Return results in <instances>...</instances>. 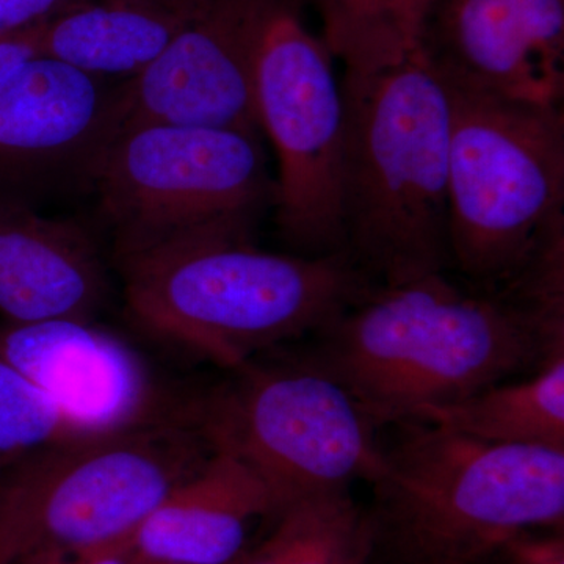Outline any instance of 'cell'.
<instances>
[{
  "label": "cell",
  "instance_id": "8fae6325",
  "mask_svg": "<svg viewBox=\"0 0 564 564\" xmlns=\"http://www.w3.org/2000/svg\"><path fill=\"white\" fill-rule=\"evenodd\" d=\"M278 2L210 0L158 61L121 82L115 137L150 122L261 133L256 62Z\"/></svg>",
  "mask_w": 564,
  "mask_h": 564
},
{
  "label": "cell",
  "instance_id": "d6986e66",
  "mask_svg": "<svg viewBox=\"0 0 564 564\" xmlns=\"http://www.w3.org/2000/svg\"><path fill=\"white\" fill-rule=\"evenodd\" d=\"M322 18L323 43L345 70H375L421 47L437 0H311Z\"/></svg>",
  "mask_w": 564,
  "mask_h": 564
},
{
  "label": "cell",
  "instance_id": "ba28073f",
  "mask_svg": "<svg viewBox=\"0 0 564 564\" xmlns=\"http://www.w3.org/2000/svg\"><path fill=\"white\" fill-rule=\"evenodd\" d=\"M215 448L258 475L278 507L370 480L380 441L350 393L299 351L263 352L199 392Z\"/></svg>",
  "mask_w": 564,
  "mask_h": 564
},
{
  "label": "cell",
  "instance_id": "5bb4252c",
  "mask_svg": "<svg viewBox=\"0 0 564 564\" xmlns=\"http://www.w3.org/2000/svg\"><path fill=\"white\" fill-rule=\"evenodd\" d=\"M101 248L79 221L50 218L0 196V317L95 322L109 302Z\"/></svg>",
  "mask_w": 564,
  "mask_h": 564
},
{
  "label": "cell",
  "instance_id": "d4e9b609",
  "mask_svg": "<svg viewBox=\"0 0 564 564\" xmlns=\"http://www.w3.org/2000/svg\"><path fill=\"white\" fill-rule=\"evenodd\" d=\"M497 556H499L500 558V562L497 564H511L510 562H508V560H505L503 556L499 554V552H497Z\"/></svg>",
  "mask_w": 564,
  "mask_h": 564
},
{
  "label": "cell",
  "instance_id": "603a6c76",
  "mask_svg": "<svg viewBox=\"0 0 564 564\" xmlns=\"http://www.w3.org/2000/svg\"><path fill=\"white\" fill-rule=\"evenodd\" d=\"M46 24L47 22H44L31 31L0 41V77L6 76L7 73L29 58L41 54V39H43Z\"/></svg>",
  "mask_w": 564,
  "mask_h": 564
},
{
  "label": "cell",
  "instance_id": "7402d4cb",
  "mask_svg": "<svg viewBox=\"0 0 564 564\" xmlns=\"http://www.w3.org/2000/svg\"><path fill=\"white\" fill-rule=\"evenodd\" d=\"M499 554L511 564H564L563 530H525L511 536Z\"/></svg>",
  "mask_w": 564,
  "mask_h": 564
},
{
  "label": "cell",
  "instance_id": "e0dca14e",
  "mask_svg": "<svg viewBox=\"0 0 564 564\" xmlns=\"http://www.w3.org/2000/svg\"><path fill=\"white\" fill-rule=\"evenodd\" d=\"M414 421L475 440L564 451V356L522 380L489 386L459 402L430 408Z\"/></svg>",
  "mask_w": 564,
  "mask_h": 564
},
{
  "label": "cell",
  "instance_id": "7c38bea8",
  "mask_svg": "<svg viewBox=\"0 0 564 564\" xmlns=\"http://www.w3.org/2000/svg\"><path fill=\"white\" fill-rule=\"evenodd\" d=\"M0 358L31 381L77 433L126 429L184 410L139 352L95 322L0 323Z\"/></svg>",
  "mask_w": 564,
  "mask_h": 564
},
{
  "label": "cell",
  "instance_id": "ffe728a7",
  "mask_svg": "<svg viewBox=\"0 0 564 564\" xmlns=\"http://www.w3.org/2000/svg\"><path fill=\"white\" fill-rule=\"evenodd\" d=\"M74 433L50 400L0 358V481L40 448Z\"/></svg>",
  "mask_w": 564,
  "mask_h": 564
},
{
  "label": "cell",
  "instance_id": "3957f363",
  "mask_svg": "<svg viewBox=\"0 0 564 564\" xmlns=\"http://www.w3.org/2000/svg\"><path fill=\"white\" fill-rule=\"evenodd\" d=\"M369 484L373 555L478 564L525 530H563L564 451L475 440L437 423L393 425Z\"/></svg>",
  "mask_w": 564,
  "mask_h": 564
},
{
  "label": "cell",
  "instance_id": "7a4b0ae2",
  "mask_svg": "<svg viewBox=\"0 0 564 564\" xmlns=\"http://www.w3.org/2000/svg\"><path fill=\"white\" fill-rule=\"evenodd\" d=\"M344 254L377 288L451 270V96L421 47L345 70Z\"/></svg>",
  "mask_w": 564,
  "mask_h": 564
},
{
  "label": "cell",
  "instance_id": "30bf717a",
  "mask_svg": "<svg viewBox=\"0 0 564 564\" xmlns=\"http://www.w3.org/2000/svg\"><path fill=\"white\" fill-rule=\"evenodd\" d=\"M121 82L41 54L0 77V196L87 191L117 133Z\"/></svg>",
  "mask_w": 564,
  "mask_h": 564
},
{
  "label": "cell",
  "instance_id": "52a82bcc",
  "mask_svg": "<svg viewBox=\"0 0 564 564\" xmlns=\"http://www.w3.org/2000/svg\"><path fill=\"white\" fill-rule=\"evenodd\" d=\"M447 90L451 269L499 291L564 229L563 106Z\"/></svg>",
  "mask_w": 564,
  "mask_h": 564
},
{
  "label": "cell",
  "instance_id": "6da1fadb",
  "mask_svg": "<svg viewBox=\"0 0 564 564\" xmlns=\"http://www.w3.org/2000/svg\"><path fill=\"white\" fill-rule=\"evenodd\" d=\"M296 350L337 381L375 429L411 422L564 356V329L510 292L447 272L373 288Z\"/></svg>",
  "mask_w": 564,
  "mask_h": 564
},
{
  "label": "cell",
  "instance_id": "9c48e42d",
  "mask_svg": "<svg viewBox=\"0 0 564 564\" xmlns=\"http://www.w3.org/2000/svg\"><path fill=\"white\" fill-rule=\"evenodd\" d=\"M303 3L280 0L265 22L256 107L278 158V234L295 254L318 258L344 252L345 109L332 52L304 25Z\"/></svg>",
  "mask_w": 564,
  "mask_h": 564
},
{
  "label": "cell",
  "instance_id": "8992f818",
  "mask_svg": "<svg viewBox=\"0 0 564 564\" xmlns=\"http://www.w3.org/2000/svg\"><path fill=\"white\" fill-rule=\"evenodd\" d=\"M87 191L118 265L196 245L254 242L276 182L259 132L150 122L110 141Z\"/></svg>",
  "mask_w": 564,
  "mask_h": 564
},
{
  "label": "cell",
  "instance_id": "ac0fdd59",
  "mask_svg": "<svg viewBox=\"0 0 564 564\" xmlns=\"http://www.w3.org/2000/svg\"><path fill=\"white\" fill-rule=\"evenodd\" d=\"M234 564H370L373 532L350 489L285 505Z\"/></svg>",
  "mask_w": 564,
  "mask_h": 564
},
{
  "label": "cell",
  "instance_id": "44dd1931",
  "mask_svg": "<svg viewBox=\"0 0 564 564\" xmlns=\"http://www.w3.org/2000/svg\"><path fill=\"white\" fill-rule=\"evenodd\" d=\"M91 0H0V41L20 35Z\"/></svg>",
  "mask_w": 564,
  "mask_h": 564
},
{
  "label": "cell",
  "instance_id": "cb8c5ba5",
  "mask_svg": "<svg viewBox=\"0 0 564 564\" xmlns=\"http://www.w3.org/2000/svg\"><path fill=\"white\" fill-rule=\"evenodd\" d=\"M24 564H143L133 554L131 543L90 552V554L47 556Z\"/></svg>",
  "mask_w": 564,
  "mask_h": 564
},
{
  "label": "cell",
  "instance_id": "5b68a950",
  "mask_svg": "<svg viewBox=\"0 0 564 564\" xmlns=\"http://www.w3.org/2000/svg\"><path fill=\"white\" fill-rule=\"evenodd\" d=\"M215 451L198 393L177 413L47 444L0 481V564L131 543Z\"/></svg>",
  "mask_w": 564,
  "mask_h": 564
},
{
  "label": "cell",
  "instance_id": "9a60e30c",
  "mask_svg": "<svg viewBox=\"0 0 564 564\" xmlns=\"http://www.w3.org/2000/svg\"><path fill=\"white\" fill-rule=\"evenodd\" d=\"M278 511L261 478L217 448L144 519L131 547L143 564H234L252 544L256 527Z\"/></svg>",
  "mask_w": 564,
  "mask_h": 564
},
{
  "label": "cell",
  "instance_id": "4fadbf2b",
  "mask_svg": "<svg viewBox=\"0 0 564 564\" xmlns=\"http://www.w3.org/2000/svg\"><path fill=\"white\" fill-rule=\"evenodd\" d=\"M421 50L447 87L563 106L564 0H437Z\"/></svg>",
  "mask_w": 564,
  "mask_h": 564
},
{
  "label": "cell",
  "instance_id": "277c9868",
  "mask_svg": "<svg viewBox=\"0 0 564 564\" xmlns=\"http://www.w3.org/2000/svg\"><path fill=\"white\" fill-rule=\"evenodd\" d=\"M129 317L221 370L307 339L373 288L344 252L196 245L118 263Z\"/></svg>",
  "mask_w": 564,
  "mask_h": 564
},
{
  "label": "cell",
  "instance_id": "2e32d148",
  "mask_svg": "<svg viewBox=\"0 0 564 564\" xmlns=\"http://www.w3.org/2000/svg\"><path fill=\"white\" fill-rule=\"evenodd\" d=\"M210 0H91L47 22L41 55L111 80L135 77Z\"/></svg>",
  "mask_w": 564,
  "mask_h": 564
}]
</instances>
